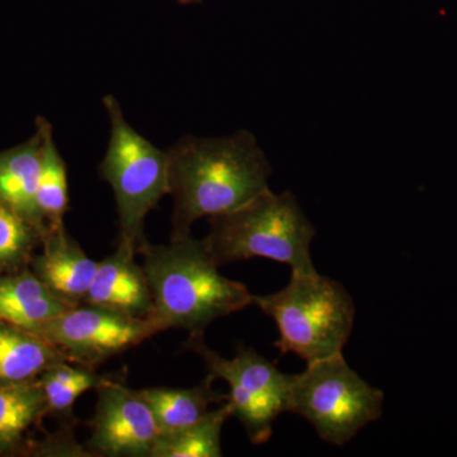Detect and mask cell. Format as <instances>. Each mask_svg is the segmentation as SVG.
Returning <instances> with one entry per match:
<instances>
[{"instance_id": "6da1fadb", "label": "cell", "mask_w": 457, "mask_h": 457, "mask_svg": "<svg viewBox=\"0 0 457 457\" xmlns=\"http://www.w3.org/2000/svg\"><path fill=\"white\" fill-rule=\"evenodd\" d=\"M167 154L171 239L191 236L200 219L234 212L270 189L272 170L251 131L218 137L187 135Z\"/></svg>"}, {"instance_id": "7a4b0ae2", "label": "cell", "mask_w": 457, "mask_h": 457, "mask_svg": "<svg viewBox=\"0 0 457 457\" xmlns=\"http://www.w3.org/2000/svg\"><path fill=\"white\" fill-rule=\"evenodd\" d=\"M140 254L153 300L147 319L159 333L182 329L204 336L213 321L252 305L248 287L221 275L204 239L147 243Z\"/></svg>"}, {"instance_id": "3957f363", "label": "cell", "mask_w": 457, "mask_h": 457, "mask_svg": "<svg viewBox=\"0 0 457 457\" xmlns=\"http://www.w3.org/2000/svg\"><path fill=\"white\" fill-rule=\"evenodd\" d=\"M204 245L218 266L261 257L286 263L294 273H317L311 245L314 225L291 192L258 195L234 212L209 218Z\"/></svg>"}, {"instance_id": "277c9868", "label": "cell", "mask_w": 457, "mask_h": 457, "mask_svg": "<svg viewBox=\"0 0 457 457\" xmlns=\"http://www.w3.org/2000/svg\"><path fill=\"white\" fill-rule=\"evenodd\" d=\"M252 303L275 320L282 356L295 353L306 363L342 353L353 329L356 308L336 279L294 273L275 294L252 295Z\"/></svg>"}, {"instance_id": "5b68a950", "label": "cell", "mask_w": 457, "mask_h": 457, "mask_svg": "<svg viewBox=\"0 0 457 457\" xmlns=\"http://www.w3.org/2000/svg\"><path fill=\"white\" fill-rule=\"evenodd\" d=\"M110 120V140L99 173L112 188L119 216V243L141 253L147 239L145 219L170 195L168 154L150 143L126 120L112 95L104 98Z\"/></svg>"}, {"instance_id": "8992f818", "label": "cell", "mask_w": 457, "mask_h": 457, "mask_svg": "<svg viewBox=\"0 0 457 457\" xmlns=\"http://www.w3.org/2000/svg\"><path fill=\"white\" fill-rule=\"evenodd\" d=\"M383 390L350 368L342 353L306 363L293 375L287 411L305 418L321 440L345 446L383 416Z\"/></svg>"}, {"instance_id": "52a82bcc", "label": "cell", "mask_w": 457, "mask_h": 457, "mask_svg": "<svg viewBox=\"0 0 457 457\" xmlns=\"http://www.w3.org/2000/svg\"><path fill=\"white\" fill-rule=\"evenodd\" d=\"M187 347L201 357L209 375L228 385L233 416L245 427L252 444L269 440L273 423L287 411L293 375L279 371L275 363L245 345L234 359H225L207 347L204 336L189 337Z\"/></svg>"}, {"instance_id": "ba28073f", "label": "cell", "mask_w": 457, "mask_h": 457, "mask_svg": "<svg viewBox=\"0 0 457 457\" xmlns=\"http://www.w3.org/2000/svg\"><path fill=\"white\" fill-rule=\"evenodd\" d=\"M29 332L59 348L69 362L92 369L159 333L147 318L130 317L87 303L47 319Z\"/></svg>"}, {"instance_id": "9c48e42d", "label": "cell", "mask_w": 457, "mask_h": 457, "mask_svg": "<svg viewBox=\"0 0 457 457\" xmlns=\"http://www.w3.org/2000/svg\"><path fill=\"white\" fill-rule=\"evenodd\" d=\"M92 435L87 447L95 456L152 457L161 432L154 414L137 390L108 378L97 389Z\"/></svg>"}, {"instance_id": "30bf717a", "label": "cell", "mask_w": 457, "mask_h": 457, "mask_svg": "<svg viewBox=\"0 0 457 457\" xmlns=\"http://www.w3.org/2000/svg\"><path fill=\"white\" fill-rule=\"evenodd\" d=\"M41 249L40 254L33 255L29 270L57 299L71 306L83 303L98 262L86 254L65 224L47 228Z\"/></svg>"}, {"instance_id": "8fae6325", "label": "cell", "mask_w": 457, "mask_h": 457, "mask_svg": "<svg viewBox=\"0 0 457 457\" xmlns=\"http://www.w3.org/2000/svg\"><path fill=\"white\" fill-rule=\"evenodd\" d=\"M130 246L119 243L116 251L98 262L95 278L83 303L130 317L147 318L153 300L145 270Z\"/></svg>"}, {"instance_id": "7c38bea8", "label": "cell", "mask_w": 457, "mask_h": 457, "mask_svg": "<svg viewBox=\"0 0 457 457\" xmlns=\"http://www.w3.org/2000/svg\"><path fill=\"white\" fill-rule=\"evenodd\" d=\"M41 135L0 152V204L22 216L44 237L47 228L36 204L40 177Z\"/></svg>"}, {"instance_id": "4fadbf2b", "label": "cell", "mask_w": 457, "mask_h": 457, "mask_svg": "<svg viewBox=\"0 0 457 457\" xmlns=\"http://www.w3.org/2000/svg\"><path fill=\"white\" fill-rule=\"evenodd\" d=\"M71 308L51 294L29 267L0 273V321L31 330Z\"/></svg>"}, {"instance_id": "5bb4252c", "label": "cell", "mask_w": 457, "mask_h": 457, "mask_svg": "<svg viewBox=\"0 0 457 457\" xmlns=\"http://www.w3.org/2000/svg\"><path fill=\"white\" fill-rule=\"evenodd\" d=\"M62 361L68 360L55 345L29 330L0 321V387L36 380Z\"/></svg>"}, {"instance_id": "9a60e30c", "label": "cell", "mask_w": 457, "mask_h": 457, "mask_svg": "<svg viewBox=\"0 0 457 457\" xmlns=\"http://www.w3.org/2000/svg\"><path fill=\"white\" fill-rule=\"evenodd\" d=\"M213 381L215 378L207 374L194 387H147L137 393L152 409L161 435H170L194 425L212 411V404L228 402V394L213 389Z\"/></svg>"}, {"instance_id": "2e32d148", "label": "cell", "mask_w": 457, "mask_h": 457, "mask_svg": "<svg viewBox=\"0 0 457 457\" xmlns=\"http://www.w3.org/2000/svg\"><path fill=\"white\" fill-rule=\"evenodd\" d=\"M36 129L41 135L40 177L36 204L47 228L60 227L64 224L71 207L68 170L54 139L51 123L44 117H37Z\"/></svg>"}, {"instance_id": "e0dca14e", "label": "cell", "mask_w": 457, "mask_h": 457, "mask_svg": "<svg viewBox=\"0 0 457 457\" xmlns=\"http://www.w3.org/2000/svg\"><path fill=\"white\" fill-rule=\"evenodd\" d=\"M233 417L230 403L210 411L194 425L159 436L152 457H220L221 433L228 418Z\"/></svg>"}, {"instance_id": "ac0fdd59", "label": "cell", "mask_w": 457, "mask_h": 457, "mask_svg": "<svg viewBox=\"0 0 457 457\" xmlns=\"http://www.w3.org/2000/svg\"><path fill=\"white\" fill-rule=\"evenodd\" d=\"M45 413L46 400L37 378L0 387V453L16 449Z\"/></svg>"}, {"instance_id": "d6986e66", "label": "cell", "mask_w": 457, "mask_h": 457, "mask_svg": "<svg viewBox=\"0 0 457 457\" xmlns=\"http://www.w3.org/2000/svg\"><path fill=\"white\" fill-rule=\"evenodd\" d=\"M107 380L95 369L68 361L50 366L37 378L46 400L47 411L68 417H71L75 402L80 395L89 390H97Z\"/></svg>"}, {"instance_id": "ffe728a7", "label": "cell", "mask_w": 457, "mask_h": 457, "mask_svg": "<svg viewBox=\"0 0 457 457\" xmlns=\"http://www.w3.org/2000/svg\"><path fill=\"white\" fill-rule=\"evenodd\" d=\"M42 234L22 216L0 204V273L29 269Z\"/></svg>"}, {"instance_id": "44dd1931", "label": "cell", "mask_w": 457, "mask_h": 457, "mask_svg": "<svg viewBox=\"0 0 457 457\" xmlns=\"http://www.w3.org/2000/svg\"><path fill=\"white\" fill-rule=\"evenodd\" d=\"M41 453V455L46 456H95L88 449H84L79 444H77L71 431L62 432L55 437L49 438Z\"/></svg>"}]
</instances>
